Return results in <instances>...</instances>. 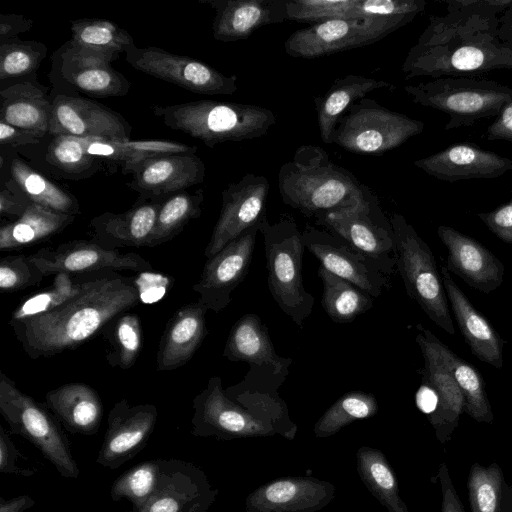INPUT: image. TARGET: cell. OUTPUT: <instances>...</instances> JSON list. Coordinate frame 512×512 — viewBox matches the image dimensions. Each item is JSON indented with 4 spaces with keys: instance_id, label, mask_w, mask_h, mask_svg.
I'll return each mask as SVG.
<instances>
[{
    "instance_id": "9",
    "label": "cell",
    "mask_w": 512,
    "mask_h": 512,
    "mask_svg": "<svg viewBox=\"0 0 512 512\" xmlns=\"http://www.w3.org/2000/svg\"><path fill=\"white\" fill-rule=\"evenodd\" d=\"M389 219L395 237L396 269L408 296L437 326L454 335L449 302L432 250L404 216L393 213Z\"/></svg>"
},
{
    "instance_id": "23",
    "label": "cell",
    "mask_w": 512,
    "mask_h": 512,
    "mask_svg": "<svg viewBox=\"0 0 512 512\" xmlns=\"http://www.w3.org/2000/svg\"><path fill=\"white\" fill-rule=\"evenodd\" d=\"M204 178L205 164L196 153L173 154L144 161L126 185L140 194L137 202H145L185 191Z\"/></svg>"
},
{
    "instance_id": "47",
    "label": "cell",
    "mask_w": 512,
    "mask_h": 512,
    "mask_svg": "<svg viewBox=\"0 0 512 512\" xmlns=\"http://www.w3.org/2000/svg\"><path fill=\"white\" fill-rule=\"evenodd\" d=\"M378 403L371 393L352 391L342 395L319 419L315 426L318 435H329L343 426L376 414Z\"/></svg>"
},
{
    "instance_id": "10",
    "label": "cell",
    "mask_w": 512,
    "mask_h": 512,
    "mask_svg": "<svg viewBox=\"0 0 512 512\" xmlns=\"http://www.w3.org/2000/svg\"><path fill=\"white\" fill-rule=\"evenodd\" d=\"M424 123L362 98L340 117L332 143L361 155H382L420 134Z\"/></svg>"
},
{
    "instance_id": "17",
    "label": "cell",
    "mask_w": 512,
    "mask_h": 512,
    "mask_svg": "<svg viewBox=\"0 0 512 512\" xmlns=\"http://www.w3.org/2000/svg\"><path fill=\"white\" fill-rule=\"evenodd\" d=\"M44 276L67 273L85 274L106 269L151 271L152 265L141 255L106 249L96 241L73 240L55 248H42L29 256Z\"/></svg>"
},
{
    "instance_id": "29",
    "label": "cell",
    "mask_w": 512,
    "mask_h": 512,
    "mask_svg": "<svg viewBox=\"0 0 512 512\" xmlns=\"http://www.w3.org/2000/svg\"><path fill=\"white\" fill-rule=\"evenodd\" d=\"M208 309L200 302L178 309L167 322L156 356L158 372L172 371L185 365L208 334L205 315Z\"/></svg>"
},
{
    "instance_id": "45",
    "label": "cell",
    "mask_w": 512,
    "mask_h": 512,
    "mask_svg": "<svg viewBox=\"0 0 512 512\" xmlns=\"http://www.w3.org/2000/svg\"><path fill=\"white\" fill-rule=\"evenodd\" d=\"M47 46L35 40L18 37L0 43V80L34 76L46 58Z\"/></svg>"
},
{
    "instance_id": "49",
    "label": "cell",
    "mask_w": 512,
    "mask_h": 512,
    "mask_svg": "<svg viewBox=\"0 0 512 512\" xmlns=\"http://www.w3.org/2000/svg\"><path fill=\"white\" fill-rule=\"evenodd\" d=\"M358 0H287V20L321 23L334 19H355Z\"/></svg>"
},
{
    "instance_id": "42",
    "label": "cell",
    "mask_w": 512,
    "mask_h": 512,
    "mask_svg": "<svg viewBox=\"0 0 512 512\" xmlns=\"http://www.w3.org/2000/svg\"><path fill=\"white\" fill-rule=\"evenodd\" d=\"M204 193L182 191L164 199L157 214L149 247H155L179 235L189 221L200 217Z\"/></svg>"
},
{
    "instance_id": "27",
    "label": "cell",
    "mask_w": 512,
    "mask_h": 512,
    "mask_svg": "<svg viewBox=\"0 0 512 512\" xmlns=\"http://www.w3.org/2000/svg\"><path fill=\"white\" fill-rule=\"evenodd\" d=\"M419 333L416 342L424 359L423 377L435 389L438 396V408L428 418L437 439L442 443L450 440L457 428L459 418L464 413L465 399L456 381L443 365L431 338V331L417 325Z\"/></svg>"
},
{
    "instance_id": "56",
    "label": "cell",
    "mask_w": 512,
    "mask_h": 512,
    "mask_svg": "<svg viewBox=\"0 0 512 512\" xmlns=\"http://www.w3.org/2000/svg\"><path fill=\"white\" fill-rule=\"evenodd\" d=\"M437 477L441 489V508L439 512H465L445 463L439 466Z\"/></svg>"
},
{
    "instance_id": "16",
    "label": "cell",
    "mask_w": 512,
    "mask_h": 512,
    "mask_svg": "<svg viewBox=\"0 0 512 512\" xmlns=\"http://www.w3.org/2000/svg\"><path fill=\"white\" fill-rule=\"evenodd\" d=\"M303 242L329 272L351 282L372 297H378L390 286L389 278L368 256L344 238L306 224Z\"/></svg>"
},
{
    "instance_id": "33",
    "label": "cell",
    "mask_w": 512,
    "mask_h": 512,
    "mask_svg": "<svg viewBox=\"0 0 512 512\" xmlns=\"http://www.w3.org/2000/svg\"><path fill=\"white\" fill-rule=\"evenodd\" d=\"M88 154L121 165L124 174L133 173L144 161L164 155L196 153V146L167 140L81 138Z\"/></svg>"
},
{
    "instance_id": "61",
    "label": "cell",
    "mask_w": 512,
    "mask_h": 512,
    "mask_svg": "<svg viewBox=\"0 0 512 512\" xmlns=\"http://www.w3.org/2000/svg\"><path fill=\"white\" fill-rule=\"evenodd\" d=\"M415 401L417 407L430 418L438 408V396L433 386L422 379V383L416 392Z\"/></svg>"
},
{
    "instance_id": "44",
    "label": "cell",
    "mask_w": 512,
    "mask_h": 512,
    "mask_svg": "<svg viewBox=\"0 0 512 512\" xmlns=\"http://www.w3.org/2000/svg\"><path fill=\"white\" fill-rule=\"evenodd\" d=\"M161 462V458L146 460L124 472L111 485V499H127L132 505L129 512L140 511L157 488L161 476Z\"/></svg>"
},
{
    "instance_id": "20",
    "label": "cell",
    "mask_w": 512,
    "mask_h": 512,
    "mask_svg": "<svg viewBox=\"0 0 512 512\" xmlns=\"http://www.w3.org/2000/svg\"><path fill=\"white\" fill-rule=\"evenodd\" d=\"M49 135L130 139L132 127L119 113L87 98L57 94L52 98Z\"/></svg>"
},
{
    "instance_id": "50",
    "label": "cell",
    "mask_w": 512,
    "mask_h": 512,
    "mask_svg": "<svg viewBox=\"0 0 512 512\" xmlns=\"http://www.w3.org/2000/svg\"><path fill=\"white\" fill-rule=\"evenodd\" d=\"M44 274L25 255H9L0 262V290L11 293L37 285L42 281Z\"/></svg>"
},
{
    "instance_id": "54",
    "label": "cell",
    "mask_w": 512,
    "mask_h": 512,
    "mask_svg": "<svg viewBox=\"0 0 512 512\" xmlns=\"http://www.w3.org/2000/svg\"><path fill=\"white\" fill-rule=\"evenodd\" d=\"M19 459H25L5 429L0 426V472L18 476H32L35 472L19 466Z\"/></svg>"
},
{
    "instance_id": "6",
    "label": "cell",
    "mask_w": 512,
    "mask_h": 512,
    "mask_svg": "<svg viewBox=\"0 0 512 512\" xmlns=\"http://www.w3.org/2000/svg\"><path fill=\"white\" fill-rule=\"evenodd\" d=\"M264 240L269 291L283 313L302 328L315 299L304 288L302 232L290 214L271 224L265 217L259 227Z\"/></svg>"
},
{
    "instance_id": "62",
    "label": "cell",
    "mask_w": 512,
    "mask_h": 512,
    "mask_svg": "<svg viewBox=\"0 0 512 512\" xmlns=\"http://www.w3.org/2000/svg\"><path fill=\"white\" fill-rule=\"evenodd\" d=\"M35 500L29 495H19L11 499L5 500L0 498V512H25L33 507Z\"/></svg>"
},
{
    "instance_id": "37",
    "label": "cell",
    "mask_w": 512,
    "mask_h": 512,
    "mask_svg": "<svg viewBox=\"0 0 512 512\" xmlns=\"http://www.w3.org/2000/svg\"><path fill=\"white\" fill-rule=\"evenodd\" d=\"M431 338L443 365L452 375L464 396V413L479 423H492L494 416L479 371L456 355L433 333H431Z\"/></svg>"
},
{
    "instance_id": "5",
    "label": "cell",
    "mask_w": 512,
    "mask_h": 512,
    "mask_svg": "<svg viewBox=\"0 0 512 512\" xmlns=\"http://www.w3.org/2000/svg\"><path fill=\"white\" fill-rule=\"evenodd\" d=\"M151 110L168 128L201 140L210 148L227 141L262 137L277 122L270 109L256 104L207 99L154 105Z\"/></svg>"
},
{
    "instance_id": "55",
    "label": "cell",
    "mask_w": 512,
    "mask_h": 512,
    "mask_svg": "<svg viewBox=\"0 0 512 512\" xmlns=\"http://www.w3.org/2000/svg\"><path fill=\"white\" fill-rule=\"evenodd\" d=\"M477 216L498 238L512 243V200L490 212L477 214Z\"/></svg>"
},
{
    "instance_id": "57",
    "label": "cell",
    "mask_w": 512,
    "mask_h": 512,
    "mask_svg": "<svg viewBox=\"0 0 512 512\" xmlns=\"http://www.w3.org/2000/svg\"><path fill=\"white\" fill-rule=\"evenodd\" d=\"M41 141L30 133L0 120V142L2 147L18 149L38 145Z\"/></svg>"
},
{
    "instance_id": "21",
    "label": "cell",
    "mask_w": 512,
    "mask_h": 512,
    "mask_svg": "<svg viewBox=\"0 0 512 512\" xmlns=\"http://www.w3.org/2000/svg\"><path fill=\"white\" fill-rule=\"evenodd\" d=\"M216 494L204 472L195 464L174 458L162 459L157 488L138 512H206Z\"/></svg>"
},
{
    "instance_id": "12",
    "label": "cell",
    "mask_w": 512,
    "mask_h": 512,
    "mask_svg": "<svg viewBox=\"0 0 512 512\" xmlns=\"http://www.w3.org/2000/svg\"><path fill=\"white\" fill-rule=\"evenodd\" d=\"M325 227L372 259L390 276L396 268V246L393 228L377 198L370 192L359 203L331 211L316 218Z\"/></svg>"
},
{
    "instance_id": "18",
    "label": "cell",
    "mask_w": 512,
    "mask_h": 512,
    "mask_svg": "<svg viewBox=\"0 0 512 512\" xmlns=\"http://www.w3.org/2000/svg\"><path fill=\"white\" fill-rule=\"evenodd\" d=\"M260 223L207 259L193 290L199 295L198 302L208 310L218 313L225 309L231 302V294L245 279L252 262Z\"/></svg>"
},
{
    "instance_id": "30",
    "label": "cell",
    "mask_w": 512,
    "mask_h": 512,
    "mask_svg": "<svg viewBox=\"0 0 512 512\" xmlns=\"http://www.w3.org/2000/svg\"><path fill=\"white\" fill-rule=\"evenodd\" d=\"M163 200L137 202L123 213L104 212L95 216L90 222L93 240L106 249L149 247Z\"/></svg>"
},
{
    "instance_id": "14",
    "label": "cell",
    "mask_w": 512,
    "mask_h": 512,
    "mask_svg": "<svg viewBox=\"0 0 512 512\" xmlns=\"http://www.w3.org/2000/svg\"><path fill=\"white\" fill-rule=\"evenodd\" d=\"M192 407L191 434L197 437L230 439L264 432L271 427L270 422L276 420L265 412L231 400L219 376L208 380L206 387L194 397Z\"/></svg>"
},
{
    "instance_id": "2",
    "label": "cell",
    "mask_w": 512,
    "mask_h": 512,
    "mask_svg": "<svg viewBox=\"0 0 512 512\" xmlns=\"http://www.w3.org/2000/svg\"><path fill=\"white\" fill-rule=\"evenodd\" d=\"M139 301L133 278L96 275L63 305L11 326L30 358L52 357L88 341Z\"/></svg>"
},
{
    "instance_id": "11",
    "label": "cell",
    "mask_w": 512,
    "mask_h": 512,
    "mask_svg": "<svg viewBox=\"0 0 512 512\" xmlns=\"http://www.w3.org/2000/svg\"><path fill=\"white\" fill-rule=\"evenodd\" d=\"M414 18L334 19L294 31L285 52L294 58L313 59L375 43Z\"/></svg>"
},
{
    "instance_id": "46",
    "label": "cell",
    "mask_w": 512,
    "mask_h": 512,
    "mask_svg": "<svg viewBox=\"0 0 512 512\" xmlns=\"http://www.w3.org/2000/svg\"><path fill=\"white\" fill-rule=\"evenodd\" d=\"M107 333L111 350L107 359L112 367L131 368L141 349L142 329L137 314L125 312L113 320Z\"/></svg>"
},
{
    "instance_id": "34",
    "label": "cell",
    "mask_w": 512,
    "mask_h": 512,
    "mask_svg": "<svg viewBox=\"0 0 512 512\" xmlns=\"http://www.w3.org/2000/svg\"><path fill=\"white\" fill-rule=\"evenodd\" d=\"M385 88H393V85L384 80L349 74L336 79L323 95L314 97L322 141L332 144V134L337 122L353 103L374 90Z\"/></svg>"
},
{
    "instance_id": "35",
    "label": "cell",
    "mask_w": 512,
    "mask_h": 512,
    "mask_svg": "<svg viewBox=\"0 0 512 512\" xmlns=\"http://www.w3.org/2000/svg\"><path fill=\"white\" fill-rule=\"evenodd\" d=\"M75 216L59 213L32 203L18 219L0 227V250L7 251L34 245L58 234Z\"/></svg>"
},
{
    "instance_id": "3",
    "label": "cell",
    "mask_w": 512,
    "mask_h": 512,
    "mask_svg": "<svg viewBox=\"0 0 512 512\" xmlns=\"http://www.w3.org/2000/svg\"><path fill=\"white\" fill-rule=\"evenodd\" d=\"M223 356L249 365L243 380L225 389L226 395L276 419L284 418L286 406L278 389L289 374L293 360L276 353L269 331L258 315L245 314L232 326Z\"/></svg>"
},
{
    "instance_id": "41",
    "label": "cell",
    "mask_w": 512,
    "mask_h": 512,
    "mask_svg": "<svg viewBox=\"0 0 512 512\" xmlns=\"http://www.w3.org/2000/svg\"><path fill=\"white\" fill-rule=\"evenodd\" d=\"M317 274L323 284L321 305L333 322L350 323L373 307L374 297L351 282L329 272L321 265Z\"/></svg>"
},
{
    "instance_id": "32",
    "label": "cell",
    "mask_w": 512,
    "mask_h": 512,
    "mask_svg": "<svg viewBox=\"0 0 512 512\" xmlns=\"http://www.w3.org/2000/svg\"><path fill=\"white\" fill-rule=\"evenodd\" d=\"M45 405L70 433L90 436L99 430L102 401L87 384L73 382L52 389L45 395Z\"/></svg>"
},
{
    "instance_id": "22",
    "label": "cell",
    "mask_w": 512,
    "mask_h": 512,
    "mask_svg": "<svg viewBox=\"0 0 512 512\" xmlns=\"http://www.w3.org/2000/svg\"><path fill=\"white\" fill-rule=\"evenodd\" d=\"M51 72L55 79H62L74 90L91 97H122L131 88L130 81L109 61L75 47L70 41L53 54Z\"/></svg>"
},
{
    "instance_id": "60",
    "label": "cell",
    "mask_w": 512,
    "mask_h": 512,
    "mask_svg": "<svg viewBox=\"0 0 512 512\" xmlns=\"http://www.w3.org/2000/svg\"><path fill=\"white\" fill-rule=\"evenodd\" d=\"M486 139L506 140L512 143V101L507 104L496 120L487 128Z\"/></svg>"
},
{
    "instance_id": "52",
    "label": "cell",
    "mask_w": 512,
    "mask_h": 512,
    "mask_svg": "<svg viewBox=\"0 0 512 512\" xmlns=\"http://www.w3.org/2000/svg\"><path fill=\"white\" fill-rule=\"evenodd\" d=\"M308 482L280 480L273 482L261 490V504L270 509H291L292 503L300 502L308 494Z\"/></svg>"
},
{
    "instance_id": "59",
    "label": "cell",
    "mask_w": 512,
    "mask_h": 512,
    "mask_svg": "<svg viewBox=\"0 0 512 512\" xmlns=\"http://www.w3.org/2000/svg\"><path fill=\"white\" fill-rule=\"evenodd\" d=\"M33 20L20 14H0V43L29 31Z\"/></svg>"
},
{
    "instance_id": "15",
    "label": "cell",
    "mask_w": 512,
    "mask_h": 512,
    "mask_svg": "<svg viewBox=\"0 0 512 512\" xmlns=\"http://www.w3.org/2000/svg\"><path fill=\"white\" fill-rule=\"evenodd\" d=\"M270 184L263 175L245 174L222 191V206L204 250L207 259L266 217Z\"/></svg>"
},
{
    "instance_id": "53",
    "label": "cell",
    "mask_w": 512,
    "mask_h": 512,
    "mask_svg": "<svg viewBox=\"0 0 512 512\" xmlns=\"http://www.w3.org/2000/svg\"><path fill=\"white\" fill-rule=\"evenodd\" d=\"M31 204L32 202L11 178L2 184L0 191V215L2 217L16 220L25 213Z\"/></svg>"
},
{
    "instance_id": "63",
    "label": "cell",
    "mask_w": 512,
    "mask_h": 512,
    "mask_svg": "<svg viewBox=\"0 0 512 512\" xmlns=\"http://www.w3.org/2000/svg\"><path fill=\"white\" fill-rule=\"evenodd\" d=\"M498 18L500 37L512 42V6L502 12Z\"/></svg>"
},
{
    "instance_id": "31",
    "label": "cell",
    "mask_w": 512,
    "mask_h": 512,
    "mask_svg": "<svg viewBox=\"0 0 512 512\" xmlns=\"http://www.w3.org/2000/svg\"><path fill=\"white\" fill-rule=\"evenodd\" d=\"M0 98V120L41 140L49 135L52 99L36 79L19 80L2 88Z\"/></svg>"
},
{
    "instance_id": "51",
    "label": "cell",
    "mask_w": 512,
    "mask_h": 512,
    "mask_svg": "<svg viewBox=\"0 0 512 512\" xmlns=\"http://www.w3.org/2000/svg\"><path fill=\"white\" fill-rule=\"evenodd\" d=\"M424 0H358L355 19L411 17L425 9Z\"/></svg>"
},
{
    "instance_id": "1",
    "label": "cell",
    "mask_w": 512,
    "mask_h": 512,
    "mask_svg": "<svg viewBox=\"0 0 512 512\" xmlns=\"http://www.w3.org/2000/svg\"><path fill=\"white\" fill-rule=\"evenodd\" d=\"M447 6L432 15L403 64L405 78L474 77L512 71V42L499 35V16Z\"/></svg>"
},
{
    "instance_id": "38",
    "label": "cell",
    "mask_w": 512,
    "mask_h": 512,
    "mask_svg": "<svg viewBox=\"0 0 512 512\" xmlns=\"http://www.w3.org/2000/svg\"><path fill=\"white\" fill-rule=\"evenodd\" d=\"M43 152L41 166L58 178L78 180L91 177L102 168L104 161L88 154L82 139L75 136H51Z\"/></svg>"
},
{
    "instance_id": "26",
    "label": "cell",
    "mask_w": 512,
    "mask_h": 512,
    "mask_svg": "<svg viewBox=\"0 0 512 512\" xmlns=\"http://www.w3.org/2000/svg\"><path fill=\"white\" fill-rule=\"evenodd\" d=\"M215 10L213 37L221 42L249 38L257 29L287 20V0H200Z\"/></svg>"
},
{
    "instance_id": "43",
    "label": "cell",
    "mask_w": 512,
    "mask_h": 512,
    "mask_svg": "<svg viewBox=\"0 0 512 512\" xmlns=\"http://www.w3.org/2000/svg\"><path fill=\"white\" fill-rule=\"evenodd\" d=\"M74 276L67 273L56 274L49 287L32 294L15 308L10 324L42 315L63 305L77 296L92 277Z\"/></svg>"
},
{
    "instance_id": "13",
    "label": "cell",
    "mask_w": 512,
    "mask_h": 512,
    "mask_svg": "<svg viewBox=\"0 0 512 512\" xmlns=\"http://www.w3.org/2000/svg\"><path fill=\"white\" fill-rule=\"evenodd\" d=\"M125 59L142 73L197 94L232 95L238 89L236 75L226 76L207 63L159 47L133 45Z\"/></svg>"
},
{
    "instance_id": "19",
    "label": "cell",
    "mask_w": 512,
    "mask_h": 512,
    "mask_svg": "<svg viewBox=\"0 0 512 512\" xmlns=\"http://www.w3.org/2000/svg\"><path fill=\"white\" fill-rule=\"evenodd\" d=\"M157 415L156 406L150 403L131 405L127 399L116 402L108 414L97 464L116 470L136 456L152 435Z\"/></svg>"
},
{
    "instance_id": "28",
    "label": "cell",
    "mask_w": 512,
    "mask_h": 512,
    "mask_svg": "<svg viewBox=\"0 0 512 512\" xmlns=\"http://www.w3.org/2000/svg\"><path fill=\"white\" fill-rule=\"evenodd\" d=\"M443 286L457 325L472 353L495 368L503 366L504 341L491 324L475 309L451 277L446 266L440 269Z\"/></svg>"
},
{
    "instance_id": "4",
    "label": "cell",
    "mask_w": 512,
    "mask_h": 512,
    "mask_svg": "<svg viewBox=\"0 0 512 512\" xmlns=\"http://www.w3.org/2000/svg\"><path fill=\"white\" fill-rule=\"evenodd\" d=\"M278 188L283 203L315 219L351 207L371 192L314 144L299 146L292 159L280 167Z\"/></svg>"
},
{
    "instance_id": "7",
    "label": "cell",
    "mask_w": 512,
    "mask_h": 512,
    "mask_svg": "<svg viewBox=\"0 0 512 512\" xmlns=\"http://www.w3.org/2000/svg\"><path fill=\"white\" fill-rule=\"evenodd\" d=\"M404 91L418 105L448 115L446 130L468 127L485 118L498 116L512 101V88L495 80L474 77L433 78Z\"/></svg>"
},
{
    "instance_id": "40",
    "label": "cell",
    "mask_w": 512,
    "mask_h": 512,
    "mask_svg": "<svg viewBox=\"0 0 512 512\" xmlns=\"http://www.w3.org/2000/svg\"><path fill=\"white\" fill-rule=\"evenodd\" d=\"M471 512H512V486L497 463H474L467 478Z\"/></svg>"
},
{
    "instance_id": "48",
    "label": "cell",
    "mask_w": 512,
    "mask_h": 512,
    "mask_svg": "<svg viewBox=\"0 0 512 512\" xmlns=\"http://www.w3.org/2000/svg\"><path fill=\"white\" fill-rule=\"evenodd\" d=\"M359 468L363 481L391 512H408L400 499L396 478L387 462L375 451L361 450Z\"/></svg>"
},
{
    "instance_id": "8",
    "label": "cell",
    "mask_w": 512,
    "mask_h": 512,
    "mask_svg": "<svg viewBox=\"0 0 512 512\" xmlns=\"http://www.w3.org/2000/svg\"><path fill=\"white\" fill-rule=\"evenodd\" d=\"M0 413L13 434L33 444L57 472L76 479L80 474L67 435L46 405L21 391L4 372H0Z\"/></svg>"
},
{
    "instance_id": "25",
    "label": "cell",
    "mask_w": 512,
    "mask_h": 512,
    "mask_svg": "<svg viewBox=\"0 0 512 512\" xmlns=\"http://www.w3.org/2000/svg\"><path fill=\"white\" fill-rule=\"evenodd\" d=\"M413 164L439 180L491 179L512 170V160L469 143H456Z\"/></svg>"
},
{
    "instance_id": "58",
    "label": "cell",
    "mask_w": 512,
    "mask_h": 512,
    "mask_svg": "<svg viewBox=\"0 0 512 512\" xmlns=\"http://www.w3.org/2000/svg\"><path fill=\"white\" fill-rule=\"evenodd\" d=\"M444 4L470 9L485 14L500 15L507 8L512 6V0H448Z\"/></svg>"
},
{
    "instance_id": "39",
    "label": "cell",
    "mask_w": 512,
    "mask_h": 512,
    "mask_svg": "<svg viewBox=\"0 0 512 512\" xmlns=\"http://www.w3.org/2000/svg\"><path fill=\"white\" fill-rule=\"evenodd\" d=\"M70 24L72 39L69 41L75 47L99 55L110 63L135 45L128 31L108 20L83 18Z\"/></svg>"
},
{
    "instance_id": "24",
    "label": "cell",
    "mask_w": 512,
    "mask_h": 512,
    "mask_svg": "<svg viewBox=\"0 0 512 512\" xmlns=\"http://www.w3.org/2000/svg\"><path fill=\"white\" fill-rule=\"evenodd\" d=\"M437 234L447 249L449 272L483 293H490L503 283V263L482 243L445 225L438 226Z\"/></svg>"
},
{
    "instance_id": "36",
    "label": "cell",
    "mask_w": 512,
    "mask_h": 512,
    "mask_svg": "<svg viewBox=\"0 0 512 512\" xmlns=\"http://www.w3.org/2000/svg\"><path fill=\"white\" fill-rule=\"evenodd\" d=\"M9 160V178L32 203L63 214L76 216L81 213L78 199L68 190L49 180L18 156H12Z\"/></svg>"
}]
</instances>
